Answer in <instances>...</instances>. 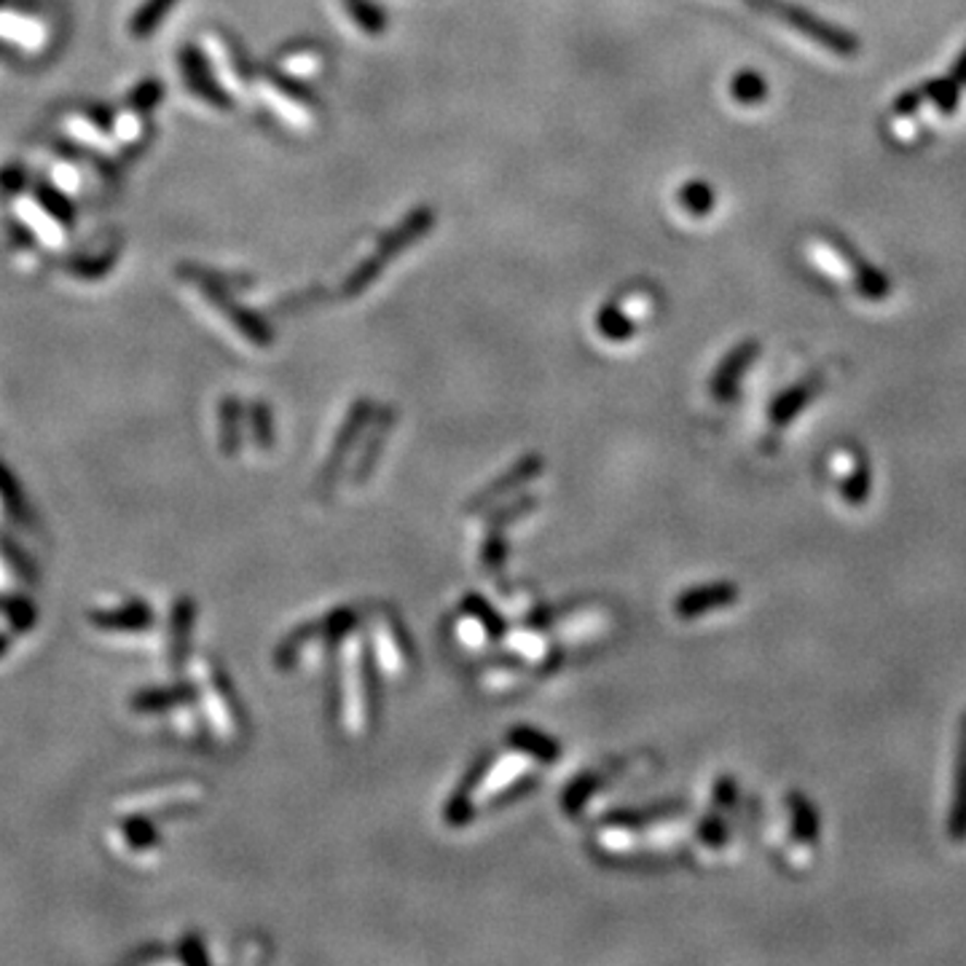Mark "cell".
Here are the masks:
<instances>
[{
    "label": "cell",
    "mask_w": 966,
    "mask_h": 966,
    "mask_svg": "<svg viewBox=\"0 0 966 966\" xmlns=\"http://www.w3.org/2000/svg\"><path fill=\"white\" fill-rule=\"evenodd\" d=\"M535 467H540V460H535V456H531V460H526V462H524V465H521V467H518V473H516V476H513V478H526V473H531V470H535ZM513 478H511V481H513ZM511 481H508V484H511ZM502 486H505V481H497V484H491V486H489V489H486V491H484L481 502H486V500H489V497H497V491H500V489H502Z\"/></svg>",
    "instance_id": "13"
},
{
    "label": "cell",
    "mask_w": 966,
    "mask_h": 966,
    "mask_svg": "<svg viewBox=\"0 0 966 966\" xmlns=\"http://www.w3.org/2000/svg\"><path fill=\"white\" fill-rule=\"evenodd\" d=\"M376 641H379V652H381V667L390 676H398L403 669H406V647L398 645L403 641L401 628H398V621L392 617L381 615L374 626Z\"/></svg>",
    "instance_id": "6"
},
{
    "label": "cell",
    "mask_w": 966,
    "mask_h": 966,
    "mask_svg": "<svg viewBox=\"0 0 966 966\" xmlns=\"http://www.w3.org/2000/svg\"><path fill=\"white\" fill-rule=\"evenodd\" d=\"M947 837L953 843H966V714L958 725L956 766H953V800L947 811Z\"/></svg>",
    "instance_id": "2"
},
{
    "label": "cell",
    "mask_w": 966,
    "mask_h": 966,
    "mask_svg": "<svg viewBox=\"0 0 966 966\" xmlns=\"http://www.w3.org/2000/svg\"><path fill=\"white\" fill-rule=\"evenodd\" d=\"M159 100H161V84H159V81H146V84L137 86V89L132 91V97H130V102H132V108H135V111H148V108H154Z\"/></svg>",
    "instance_id": "12"
},
{
    "label": "cell",
    "mask_w": 966,
    "mask_h": 966,
    "mask_svg": "<svg viewBox=\"0 0 966 966\" xmlns=\"http://www.w3.org/2000/svg\"><path fill=\"white\" fill-rule=\"evenodd\" d=\"M22 183H25V175H22V172H16V170H9V172H3V175H0V188H3V191H11L14 186H22Z\"/></svg>",
    "instance_id": "15"
},
{
    "label": "cell",
    "mask_w": 966,
    "mask_h": 966,
    "mask_svg": "<svg viewBox=\"0 0 966 966\" xmlns=\"http://www.w3.org/2000/svg\"><path fill=\"white\" fill-rule=\"evenodd\" d=\"M599 331L607 339H628L634 333V326L626 320V315L621 311V304H610L607 309L599 311Z\"/></svg>",
    "instance_id": "10"
},
{
    "label": "cell",
    "mask_w": 966,
    "mask_h": 966,
    "mask_svg": "<svg viewBox=\"0 0 966 966\" xmlns=\"http://www.w3.org/2000/svg\"><path fill=\"white\" fill-rule=\"evenodd\" d=\"M175 3L178 0H146V3L137 9V14L132 16V25H130L132 38H148L150 33L161 25V20L170 14V9Z\"/></svg>",
    "instance_id": "8"
},
{
    "label": "cell",
    "mask_w": 966,
    "mask_h": 966,
    "mask_svg": "<svg viewBox=\"0 0 966 966\" xmlns=\"http://www.w3.org/2000/svg\"><path fill=\"white\" fill-rule=\"evenodd\" d=\"M511 742L518 744L521 751H529V755L540 757L542 762H553L559 757L557 744H553L551 738L540 736V733H535V731H524V727H521L518 733H513Z\"/></svg>",
    "instance_id": "9"
},
{
    "label": "cell",
    "mask_w": 966,
    "mask_h": 966,
    "mask_svg": "<svg viewBox=\"0 0 966 966\" xmlns=\"http://www.w3.org/2000/svg\"><path fill=\"white\" fill-rule=\"evenodd\" d=\"M346 9H350V14L355 16V22L363 27V30H368V33L384 30V25H387L384 14H381L376 5L368 3V0H346Z\"/></svg>",
    "instance_id": "11"
},
{
    "label": "cell",
    "mask_w": 966,
    "mask_h": 966,
    "mask_svg": "<svg viewBox=\"0 0 966 966\" xmlns=\"http://www.w3.org/2000/svg\"><path fill=\"white\" fill-rule=\"evenodd\" d=\"M792 808V817H795V832H797V841L803 843H819V814L814 811L811 803L800 795V792H792L786 797Z\"/></svg>",
    "instance_id": "7"
},
{
    "label": "cell",
    "mask_w": 966,
    "mask_h": 966,
    "mask_svg": "<svg viewBox=\"0 0 966 966\" xmlns=\"http://www.w3.org/2000/svg\"><path fill=\"white\" fill-rule=\"evenodd\" d=\"M196 282H199V285L205 288L207 298L218 301V306H221V309L225 311V315H229V320H234V326L240 328V331L245 333L247 339L256 341V344H260V346L269 344V341H271V331H269V328H266L260 320H256V317H253L250 311L240 309V306H236L234 301H229V296H225L223 288L218 285V282H212V280H196Z\"/></svg>",
    "instance_id": "5"
},
{
    "label": "cell",
    "mask_w": 966,
    "mask_h": 966,
    "mask_svg": "<svg viewBox=\"0 0 966 966\" xmlns=\"http://www.w3.org/2000/svg\"><path fill=\"white\" fill-rule=\"evenodd\" d=\"M40 201H44V205L49 207L57 218H65V221H71V207H68L65 199H60V196H54L51 191H46V196H40Z\"/></svg>",
    "instance_id": "14"
},
{
    "label": "cell",
    "mask_w": 966,
    "mask_h": 966,
    "mask_svg": "<svg viewBox=\"0 0 966 966\" xmlns=\"http://www.w3.org/2000/svg\"><path fill=\"white\" fill-rule=\"evenodd\" d=\"M181 65H183V73H186L191 91H196L201 100L212 102V106L229 108L231 100L223 95L221 86H218V81L212 78L207 60L194 49V46H186V49L181 51Z\"/></svg>",
    "instance_id": "4"
},
{
    "label": "cell",
    "mask_w": 966,
    "mask_h": 966,
    "mask_svg": "<svg viewBox=\"0 0 966 966\" xmlns=\"http://www.w3.org/2000/svg\"><path fill=\"white\" fill-rule=\"evenodd\" d=\"M738 599V588L733 583H714V586H701L685 591L676 599V615L682 621H693V617H701L707 612L720 610V607L733 604Z\"/></svg>",
    "instance_id": "3"
},
{
    "label": "cell",
    "mask_w": 966,
    "mask_h": 966,
    "mask_svg": "<svg viewBox=\"0 0 966 966\" xmlns=\"http://www.w3.org/2000/svg\"><path fill=\"white\" fill-rule=\"evenodd\" d=\"M432 223H436V212L432 210L411 212L406 221L398 225L390 236H384V240L379 242V250L374 253L371 260H366V264H363L360 269H357L355 274L346 280V288H344L346 296H357L360 291H366V288L376 280V274H379V271L390 264L392 256H398V253L406 250L408 245H414V242L419 240L427 229H432Z\"/></svg>",
    "instance_id": "1"
}]
</instances>
